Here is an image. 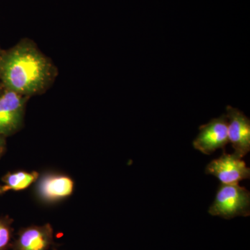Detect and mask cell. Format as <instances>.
Segmentation results:
<instances>
[{"label": "cell", "mask_w": 250, "mask_h": 250, "mask_svg": "<svg viewBox=\"0 0 250 250\" xmlns=\"http://www.w3.org/2000/svg\"><path fill=\"white\" fill-rule=\"evenodd\" d=\"M52 77L50 62L29 42H21L0 57V79L5 88L23 96L40 93Z\"/></svg>", "instance_id": "1"}, {"label": "cell", "mask_w": 250, "mask_h": 250, "mask_svg": "<svg viewBox=\"0 0 250 250\" xmlns=\"http://www.w3.org/2000/svg\"><path fill=\"white\" fill-rule=\"evenodd\" d=\"M1 52H0V57H1Z\"/></svg>", "instance_id": "12"}, {"label": "cell", "mask_w": 250, "mask_h": 250, "mask_svg": "<svg viewBox=\"0 0 250 250\" xmlns=\"http://www.w3.org/2000/svg\"><path fill=\"white\" fill-rule=\"evenodd\" d=\"M6 150V141L5 137L0 135V158L4 154Z\"/></svg>", "instance_id": "11"}, {"label": "cell", "mask_w": 250, "mask_h": 250, "mask_svg": "<svg viewBox=\"0 0 250 250\" xmlns=\"http://www.w3.org/2000/svg\"><path fill=\"white\" fill-rule=\"evenodd\" d=\"M250 208L249 190L238 184H221L208 213L213 216L231 219L237 216H249Z\"/></svg>", "instance_id": "2"}, {"label": "cell", "mask_w": 250, "mask_h": 250, "mask_svg": "<svg viewBox=\"0 0 250 250\" xmlns=\"http://www.w3.org/2000/svg\"><path fill=\"white\" fill-rule=\"evenodd\" d=\"M54 243V230L47 223L22 228L13 241L11 250H48Z\"/></svg>", "instance_id": "8"}, {"label": "cell", "mask_w": 250, "mask_h": 250, "mask_svg": "<svg viewBox=\"0 0 250 250\" xmlns=\"http://www.w3.org/2000/svg\"><path fill=\"white\" fill-rule=\"evenodd\" d=\"M0 195H1V192H0Z\"/></svg>", "instance_id": "13"}, {"label": "cell", "mask_w": 250, "mask_h": 250, "mask_svg": "<svg viewBox=\"0 0 250 250\" xmlns=\"http://www.w3.org/2000/svg\"><path fill=\"white\" fill-rule=\"evenodd\" d=\"M36 197L44 204L57 203L71 196L75 182L71 177L57 172H45L36 181Z\"/></svg>", "instance_id": "3"}, {"label": "cell", "mask_w": 250, "mask_h": 250, "mask_svg": "<svg viewBox=\"0 0 250 250\" xmlns=\"http://www.w3.org/2000/svg\"><path fill=\"white\" fill-rule=\"evenodd\" d=\"M229 142L234 153L244 157L250 151V120L238 108L227 106Z\"/></svg>", "instance_id": "7"}, {"label": "cell", "mask_w": 250, "mask_h": 250, "mask_svg": "<svg viewBox=\"0 0 250 250\" xmlns=\"http://www.w3.org/2000/svg\"><path fill=\"white\" fill-rule=\"evenodd\" d=\"M27 97L6 89L0 94V135L14 134L22 126Z\"/></svg>", "instance_id": "4"}, {"label": "cell", "mask_w": 250, "mask_h": 250, "mask_svg": "<svg viewBox=\"0 0 250 250\" xmlns=\"http://www.w3.org/2000/svg\"><path fill=\"white\" fill-rule=\"evenodd\" d=\"M206 173L215 176L222 184L231 185L249 179L250 169L239 156L235 153L227 154L224 151L220 157L207 165Z\"/></svg>", "instance_id": "5"}, {"label": "cell", "mask_w": 250, "mask_h": 250, "mask_svg": "<svg viewBox=\"0 0 250 250\" xmlns=\"http://www.w3.org/2000/svg\"><path fill=\"white\" fill-rule=\"evenodd\" d=\"M14 220L9 216L0 217V250H11L14 241Z\"/></svg>", "instance_id": "10"}, {"label": "cell", "mask_w": 250, "mask_h": 250, "mask_svg": "<svg viewBox=\"0 0 250 250\" xmlns=\"http://www.w3.org/2000/svg\"><path fill=\"white\" fill-rule=\"evenodd\" d=\"M228 143V118L226 115H223L200 126V133L194 140L193 146L202 154L208 155L218 149L225 151Z\"/></svg>", "instance_id": "6"}, {"label": "cell", "mask_w": 250, "mask_h": 250, "mask_svg": "<svg viewBox=\"0 0 250 250\" xmlns=\"http://www.w3.org/2000/svg\"><path fill=\"white\" fill-rule=\"evenodd\" d=\"M39 173L36 171H16L8 172L3 176L1 182L4 183L0 186V192L1 195L9 190L21 191L26 190L33 184L35 183L39 177Z\"/></svg>", "instance_id": "9"}]
</instances>
